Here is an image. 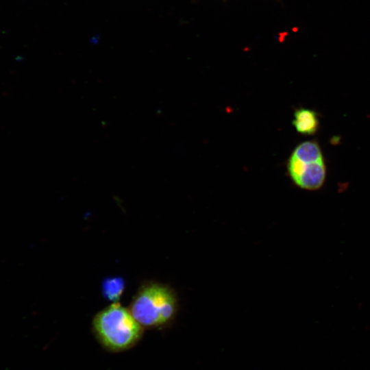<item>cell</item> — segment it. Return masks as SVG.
Segmentation results:
<instances>
[{
  "label": "cell",
  "instance_id": "1",
  "mask_svg": "<svg viewBox=\"0 0 370 370\" xmlns=\"http://www.w3.org/2000/svg\"><path fill=\"white\" fill-rule=\"evenodd\" d=\"M92 328L100 345L106 350L115 353L134 347L141 339L144 329L129 308L117 302L97 312Z\"/></svg>",
  "mask_w": 370,
  "mask_h": 370
},
{
  "label": "cell",
  "instance_id": "2",
  "mask_svg": "<svg viewBox=\"0 0 370 370\" xmlns=\"http://www.w3.org/2000/svg\"><path fill=\"white\" fill-rule=\"evenodd\" d=\"M177 309V298L173 290L157 282L142 285L129 308L135 319L144 328L149 329L162 328L171 323Z\"/></svg>",
  "mask_w": 370,
  "mask_h": 370
},
{
  "label": "cell",
  "instance_id": "3",
  "mask_svg": "<svg viewBox=\"0 0 370 370\" xmlns=\"http://www.w3.org/2000/svg\"><path fill=\"white\" fill-rule=\"evenodd\" d=\"M288 174L297 186L308 190L321 188L326 178V164L319 143L306 140L295 147L287 164Z\"/></svg>",
  "mask_w": 370,
  "mask_h": 370
},
{
  "label": "cell",
  "instance_id": "4",
  "mask_svg": "<svg viewBox=\"0 0 370 370\" xmlns=\"http://www.w3.org/2000/svg\"><path fill=\"white\" fill-rule=\"evenodd\" d=\"M292 123L299 134L310 136L317 132L319 127V119L314 110L300 108L294 112Z\"/></svg>",
  "mask_w": 370,
  "mask_h": 370
},
{
  "label": "cell",
  "instance_id": "5",
  "mask_svg": "<svg viewBox=\"0 0 370 370\" xmlns=\"http://www.w3.org/2000/svg\"><path fill=\"white\" fill-rule=\"evenodd\" d=\"M125 281L121 277L106 278L101 285L103 295L110 301L117 302L123 293Z\"/></svg>",
  "mask_w": 370,
  "mask_h": 370
}]
</instances>
